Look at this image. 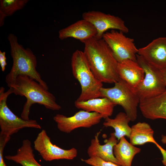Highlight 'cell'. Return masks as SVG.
I'll return each mask as SVG.
<instances>
[{
	"label": "cell",
	"mask_w": 166,
	"mask_h": 166,
	"mask_svg": "<svg viewBox=\"0 0 166 166\" xmlns=\"http://www.w3.org/2000/svg\"><path fill=\"white\" fill-rule=\"evenodd\" d=\"M13 93L11 88L6 91L2 87L0 89V135L10 137L21 129L25 128L40 129L41 125L35 120H26L18 117L9 108L7 104L8 96Z\"/></svg>",
	"instance_id": "8992f818"
},
{
	"label": "cell",
	"mask_w": 166,
	"mask_h": 166,
	"mask_svg": "<svg viewBox=\"0 0 166 166\" xmlns=\"http://www.w3.org/2000/svg\"></svg>",
	"instance_id": "83f0119b"
},
{
	"label": "cell",
	"mask_w": 166,
	"mask_h": 166,
	"mask_svg": "<svg viewBox=\"0 0 166 166\" xmlns=\"http://www.w3.org/2000/svg\"><path fill=\"white\" fill-rule=\"evenodd\" d=\"M34 148L46 161L65 159L72 160L77 154V149L72 148L64 149L53 144L46 131L42 130L38 135L34 142Z\"/></svg>",
	"instance_id": "30bf717a"
},
{
	"label": "cell",
	"mask_w": 166,
	"mask_h": 166,
	"mask_svg": "<svg viewBox=\"0 0 166 166\" xmlns=\"http://www.w3.org/2000/svg\"><path fill=\"white\" fill-rule=\"evenodd\" d=\"M130 120L125 113H119L113 119L108 117L105 119L103 126L111 127L114 130V135L118 141L122 137L126 136L129 138L131 128L128 124Z\"/></svg>",
	"instance_id": "44dd1931"
},
{
	"label": "cell",
	"mask_w": 166,
	"mask_h": 166,
	"mask_svg": "<svg viewBox=\"0 0 166 166\" xmlns=\"http://www.w3.org/2000/svg\"><path fill=\"white\" fill-rule=\"evenodd\" d=\"M131 132L129 138L130 142L135 145H143L148 143L155 144L160 150L163 159L162 162L166 166V150L160 146L155 140L154 132L151 126L145 122H138L131 127Z\"/></svg>",
	"instance_id": "5bb4252c"
},
{
	"label": "cell",
	"mask_w": 166,
	"mask_h": 166,
	"mask_svg": "<svg viewBox=\"0 0 166 166\" xmlns=\"http://www.w3.org/2000/svg\"><path fill=\"white\" fill-rule=\"evenodd\" d=\"M100 131L97 132L94 138L91 141L87 152L89 157L96 156L107 161L111 162L120 166L113 154V148L118 142L114 132L111 133L109 137L104 140L105 144H101L99 136Z\"/></svg>",
	"instance_id": "4fadbf2b"
},
{
	"label": "cell",
	"mask_w": 166,
	"mask_h": 166,
	"mask_svg": "<svg viewBox=\"0 0 166 166\" xmlns=\"http://www.w3.org/2000/svg\"><path fill=\"white\" fill-rule=\"evenodd\" d=\"M82 16V19L89 21L95 27L97 33L94 38L98 39H102L104 34L109 29L116 30L124 34L129 31L124 21L117 16L92 10L83 13Z\"/></svg>",
	"instance_id": "8fae6325"
},
{
	"label": "cell",
	"mask_w": 166,
	"mask_h": 166,
	"mask_svg": "<svg viewBox=\"0 0 166 166\" xmlns=\"http://www.w3.org/2000/svg\"><path fill=\"white\" fill-rule=\"evenodd\" d=\"M164 81L166 85V68L160 69Z\"/></svg>",
	"instance_id": "484cf974"
},
{
	"label": "cell",
	"mask_w": 166,
	"mask_h": 166,
	"mask_svg": "<svg viewBox=\"0 0 166 166\" xmlns=\"http://www.w3.org/2000/svg\"><path fill=\"white\" fill-rule=\"evenodd\" d=\"M161 141L162 143L166 144V135H161Z\"/></svg>",
	"instance_id": "4316f807"
},
{
	"label": "cell",
	"mask_w": 166,
	"mask_h": 166,
	"mask_svg": "<svg viewBox=\"0 0 166 166\" xmlns=\"http://www.w3.org/2000/svg\"><path fill=\"white\" fill-rule=\"evenodd\" d=\"M139 107L146 118L166 119V90L156 96L140 101Z\"/></svg>",
	"instance_id": "2e32d148"
},
{
	"label": "cell",
	"mask_w": 166,
	"mask_h": 166,
	"mask_svg": "<svg viewBox=\"0 0 166 166\" xmlns=\"http://www.w3.org/2000/svg\"><path fill=\"white\" fill-rule=\"evenodd\" d=\"M137 54L155 68L160 69L166 68V37L156 38L138 49Z\"/></svg>",
	"instance_id": "7c38bea8"
},
{
	"label": "cell",
	"mask_w": 166,
	"mask_h": 166,
	"mask_svg": "<svg viewBox=\"0 0 166 166\" xmlns=\"http://www.w3.org/2000/svg\"><path fill=\"white\" fill-rule=\"evenodd\" d=\"M28 0H1L0 26H3L5 18L11 16L16 11L23 9Z\"/></svg>",
	"instance_id": "7402d4cb"
},
{
	"label": "cell",
	"mask_w": 166,
	"mask_h": 166,
	"mask_svg": "<svg viewBox=\"0 0 166 166\" xmlns=\"http://www.w3.org/2000/svg\"><path fill=\"white\" fill-rule=\"evenodd\" d=\"M9 87L12 89L13 93L15 95L24 96L26 99L21 115V118L24 120H30L31 107L35 103L44 105L46 108L53 111L61 109L53 94L28 76H18Z\"/></svg>",
	"instance_id": "7a4b0ae2"
},
{
	"label": "cell",
	"mask_w": 166,
	"mask_h": 166,
	"mask_svg": "<svg viewBox=\"0 0 166 166\" xmlns=\"http://www.w3.org/2000/svg\"><path fill=\"white\" fill-rule=\"evenodd\" d=\"M102 118L98 113L81 110L70 117L57 114L53 119L60 131L68 133L78 128H90L99 123Z\"/></svg>",
	"instance_id": "9c48e42d"
},
{
	"label": "cell",
	"mask_w": 166,
	"mask_h": 166,
	"mask_svg": "<svg viewBox=\"0 0 166 166\" xmlns=\"http://www.w3.org/2000/svg\"><path fill=\"white\" fill-rule=\"evenodd\" d=\"M118 71L120 79L135 89L144 77L143 69L137 61L128 59L118 63Z\"/></svg>",
	"instance_id": "e0dca14e"
},
{
	"label": "cell",
	"mask_w": 166,
	"mask_h": 166,
	"mask_svg": "<svg viewBox=\"0 0 166 166\" xmlns=\"http://www.w3.org/2000/svg\"><path fill=\"white\" fill-rule=\"evenodd\" d=\"M141 149L122 137L113 148L114 156L120 166H131L134 156L139 153Z\"/></svg>",
	"instance_id": "d6986e66"
},
{
	"label": "cell",
	"mask_w": 166,
	"mask_h": 166,
	"mask_svg": "<svg viewBox=\"0 0 166 166\" xmlns=\"http://www.w3.org/2000/svg\"><path fill=\"white\" fill-rule=\"evenodd\" d=\"M83 43V52L96 78L102 83H115L118 81L120 79L118 62L104 40L93 38Z\"/></svg>",
	"instance_id": "6da1fadb"
},
{
	"label": "cell",
	"mask_w": 166,
	"mask_h": 166,
	"mask_svg": "<svg viewBox=\"0 0 166 166\" xmlns=\"http://www.w3.org/2000/svg\"><path fill=\"white\" fill-rule=\"evenodd\" d=\"M58 33V37L61 40L72 38L83 43L95 38L97 32L95 28L92 23L82 19L60 30Z\"/></svg>",
	"instance_id": "9a60e30c"
},
{
	"label": "cell",
	"mask_w": 166,
	"mask_h": 166,
	"mask_svg": "<svg viewBox=\"0 0 166 166\" xmlns=\"http://www.w3.org/2000/svg\"><path fill=\"white\" fill-rule=\"evenodd\" d=\"M136 61L143 69L145 75L140 84L135 89L140 101L158 96L166 90V85L161 70L148 63L137 55Z\"/></svg>",
	"instance_id": "52a82bcc"
},
{
	"label": "cell",
	"mask_w": 166,
	"mask_h": 166,
	"mask_svg": "<svg viewBox=\"0 0 166 166\" xmlns=\"http://www.w3.org/2000/svg\"><path fill=\"white\" fill-rule=\"evenodd\" d=\"M102 38L112 50L118 63L128 59L136 61L138 49L133 38L126 36L121 31L115 30L105 33Z\"/></svg>",
	"instance_id": "ba28073f"
},
{
	"label": "cell",
	"mask_w": 166,
	"mask_h": 166,
	"mask_svg": "<svg viewBox=\"0 0 166 166\" xmlns=\"http://www.w3.org/2000/svg\"><path fill=\"white\" fill-rule=\"evenodd\" d=\"M77 109L90 112H95L101 114L105 119L112 115L116 105L106 97H98L88 100L74 102Z\"/></svg>",
	"instance_id": "ac0fdd59"
},
{
	"label": "cell",
	"mask_w": 166,
	"mask_h": 166,
	"mask_svg": "<svg viewBox=\"0 0 166 166\" xmlns=\"http://www.w3.org/2000/svg\"><path fill=\"white\" fill-rule=\"evenodd\" d=\"M71 66L73 75L81 88V93L76 101H85L100 97L103 83L93 73L83 51L77 50L73 53Z\"/></svg>",
	"instance_id": "277c9868"
},
{
	"label": "cell",
	"mask_w": 166,
	"mask_h": 166,
	"mask_svg": "<svg viewBox=\"0 0 166 166\" xmlns=\"http://www.w3.org/2000/svg\"><path fill=\"white\" fill-rule=\"evenodd\" d=\"M0 64L2 71L4 72L7 65L6 53L1 50H0Z\"/></svg>",
	"instance_id": "d4e9b609"
},
{
	"label": "cell",
	"mask_w": 166,
	"mask_h": 166,
	"mask_svg": "<svg viewBox=\"0 0 166 166\" xmlns=\"http://www.w3.org/2000/svg\"><path fill=\"white\" fill-rule=\"evenodd\" d=\"M100 97H106L116 105L121 106L130 121L136 120L140 99L134 89L122 80L120 79L113 87H102Z\"/></svg>",
	"instance_id": "5b68a950"
},
{
	"label": "cell",
	"mask_w": 166,
	"mask_h": 166,
	"mask_svg": "<svg viewBox=\"0 0 166 166\" xmlns=\"http://www.w3.org/2000/svg\"><path fill=\"white\" fill-rule=\"evenodd\" d=\"M81 160L92 166H119L115 163L105 161L96 156L89 157L86 159H81Z\"/></svg>",
	"instance_id": "603a6c76"
},
{
	"label": "cell",
	"mask_w": 166,
	"mask_h": 166,
	"mask_svg": "<svg viewBox=\"0 0 166 166\" xmlns=\"http://www.w3.org/2000/svg\"><path fill=\"white\" fill-rule=\"evenodd\" d=\"M5 157L22 166H42L35 159L31 142L28 139L23 140L15 155L6 156Z\"/></svg>",
	"instance_id": "ffe728a7"
},
{
	"label": "cell",
	"mask_w": 166,
	"mask_h": 166,
	"mask_svg": "<svg viewBox=\"0 0 166 166\" xmlns=\"http://www.w3.org/2000/svg\"><path fill=\"white\" fill-rule=\"evenodd\" d=\"M9 42L13 65L9 73L6 77V82L9 87L20 75H25L36 81L48 90L46 83L43 80L36 69L37 58L31 50L25 49L18 42L17 36L10 33L7 38Z\"/></svg>",
	"instance_id": "3957f363"
},
{
	"label": "cell",
	"mask_w": 166,
	"mask_h": 166,
	"mask_svg": "<svg viewBox=\"0 0 166 166\" xmlns=\"http://www.w3.org/2000/svg\"><path fill=\"white\" fill-rule=\"evenodd\" d=\"M10 137L0 136V166H7L3 157V151L5 146L9 141Z\"/></svg>",
	"instance_id": "cb8c5ba5"
}]
</instances>
